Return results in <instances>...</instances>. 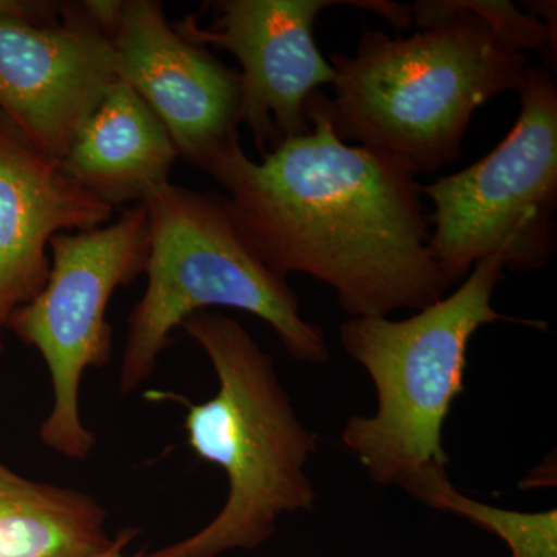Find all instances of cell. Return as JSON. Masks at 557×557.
<instances>
[{"label": "cell", "mask_w": 557, "mask_h": 557, "mask_svg": "<svg viewBox=\"0 0 557 557\" xmlns=\"http://www.w3.org/2000/svg\"><path fill=\"white\" fill-rule=\"evenodd\" d=\"M322 95L307 106L310 134L285 139L260 163L234 135L203 172L226 190L242 228L277 276L322 282L350 318L432 306L453 285L429 251L417 175L343 141Z\"/></svg>", "instance_id": "obj_1"}, {"label": "cell", "mask_w": 557, "mask_h": 557, "mask_svg": "<svg viewBox=\"0 0 557 557\" xmlns=\"http://www.w3.org/2000/svg\"><path fill=\"white\" fill-rule=\"evenodd\" d=\"M410 7L420 32L366 28L355 54L333 53V97L322 108L343 141L375 150L413 175L461 157L475 110L520 91L527 51L555 49V33L509 2L446 0Z\"/></svg>", "instance_id": "obj_2"}, {"label": "cell", "mask_w": 557, "mask_h": 557, "mask_svg": "<svg viewBox=\"0 0 557 557\" xmlns=\"http://www.w3.org/2000/svg\"><path fill=\"white\" fill-rule=\"evenodd\" d=\"M211 361L219 391L186 409L194 453L225 472L228 496L218 516L185 541L146 557H218L255 549L276 533L287 512L311 511L317 491L306 474L318 438L304 426L273 359L236 319L199 311L182 327Z\"/></svg>", "instance_id": "obj_3"}, {"label": "cell", "mask_w": 557, "mask_h": 557, "mask_svg": "<svg viewBox=\"0 0 557 557\" xmlns=\"http://www.w3.org/2000/svg\"><path fill=\"white\" fill-rule=\"evenodd\" d=\"M504 271V259L493 256L479 262L456 292L412 317L350 318L341 325V346L375 386V413L350 417L343 431L344 446L372 482L410 493L429 474L446 472L443 426L465 388L469 341L494 322L542 327L494 310Z\"/></svg>", "instance_id": "obj_4"}, {"label": "cell", "mask_w": 557, "mask_h": 557, "mask_svg": "<svg viewBox=\"0 0 557 557\" xmlns=\"http://www.w3.org/2000/svg\"><path fill=\"white\" fill-rule=\"evenodd\" d=\"M149 222L148 287L127 319L120 391L149 379L172 332L208 307H230L262 319L289 357L330 358L324 333L307 322L287 278L260 258L228 197L168 182L141 201Z\"/></svg>", "instance_id": "obj_5"}, {"label": "cell", "mask_w": 557, "mask_h": 557, "mask_svg": "<svg viewBox=\"0 0 557 557\" xmlns=\"http://www.w3.org/2000/svg\"><path fill=\"white\" fill-rule=\"evenodd\" d=\"M520 113L496 149L467 170L421 186L434 205L429 251L450 285L482 260L505 270L544 269L556 252L557 89L552 73L530 67Z\"/></svg>", "instance_id": "obj_6"}, {"label": "cell", "mask_w": 557, "mask_h": 557, "mask_svg": "<svg viewBox=\"0 0 557 557\" xmlns=\"http://www.w3.org/2000/svg\"><path fill=\"white\" fill-rule=\"evenodd\" d=\"M49 247L46 285L11 313L7 325L39 350L49 369L53 405L40 440L60 456L81 460L95 448L94 434L81 420V381L87 369L101 368L112 355L106 311L115 289L146 271L148 214L139 203L112 225L57 234Z\"/></svg>", "instance_id": "obj_7"}, {"label": "cell", "mask_w": 557, "mask_h": 557, "mask_svg": "<svg viewBox=\"0 0 557 557\" xmlns=\"http://www.w3.org/2000/svg\"><path fill=\"white\" fill-rule=\"evenodd\" d=\"M116 79L86 2L0 0V113L40 149L61 160Z\"/></svg>", "instance_id": "obj_8"}, {"label": "cell", "mask_w": 557, "mask_h": 557, "mask_svg": "<svg viewBox=\"0 0 557 557\" xmlns=\"http://www.w3.org/2000/svg\"><path fill=\"white\" fill-rule=\"evenodd\" d=\"M211 27L196 17L175 24L201 47L230 51L239 61L240 124H247L260 156L285 139L310 134L307 106L319 87L332 86L335 70L319 51L314 22L333 5L357 0H220Z\"/></svg>", "instance_id": "obj_9"}, {"label": "cell", "mask_w": 557, "mask_h": 557, "mask_svg": "<svg viewBox=\"0 0 557 557\" xmlns=\"http://www.w3.org/2000/svg\"><path fill=\"white\" fill-rule=\"evenodd\" d=\"M116 76L166 127L178 159L205 171L239 135L240 75L186 39L157 0H123L112 35Z\"/></svg>", "instance_id": "obj_10"}, {"label": "cell", "mask_w": 557, "mask_h": 557, "mask_svg": "<svg viewBox=\"0 0 557 557\" xmlns=\"http://www.w3.org/2000/svg\"><path fill=\"white\" fill-rule=\"evenodd\" d=\"M112 214L0 113V329L46 285L50 240L98 228Z\"/></svg>", "instance_id": "obj_11"}, {"label": "cell", "mask_w": 557, "mask_h": 557, "mask_svg": "<svg viewBox=\"0 0 557 557\" xmlns=\"http://www.w3.org/2000/svg\"><path fill=\"white\" fill-rule=\"evenodd\" d=\"M178 152L171 135L129 84L116 79L61 159L65 172L115 209L170 182Z\"/></svg>", "instance_id": "obj_12"}, {"label": "cell", "mask_w": 557, "mask_h": 557, "mask_svg": "<svg viewBox=\"0 0 557 557\" xmlns=\"http://www.w3.org/2000/svg\"><path fill=\"white\" fill-rule=\"evenodd\" d=\"M94 497L33 482L0 463V557H91L110 544Z\"/></svg>", "instance_id": "obj_13"}, {"label": "cell", "mask_w": 557, "mask_h": 557, "mask_svg": "<svg viewBox=\"0 0 557 557\" xmlns=\"http://www.w3.org/2000/svg\"><path fill=\"white\" fill-rule=\"evenodd\" d=\"M410 496L440 511L454 512L508 545L512 557H557V511L520 512L491 507L465 496L448 472H434L417 483Z\"/></svg>", "instance_id": "obj_14"}, {"label": "cell", "mask_w": 557, "mask_h": 557, "mask_svg": "<svg viewBox=\"0 0 557 557\" xmlns=\"http://www.w3.org/2000/svg\"><path fill=\"white\" fill-rule=\"evenodd\" d=\"M137 534L138 531L132 530V528L120 531V533L116 534V537L110 541L108 547L101 549L100 553H97V555L91 557H146L143 553H137V555L132 556L124 553V549H126L127 545L131 544L132 539L137 536Z\"/></svg>", "instance_id": "obj_15"}]
</instances>
